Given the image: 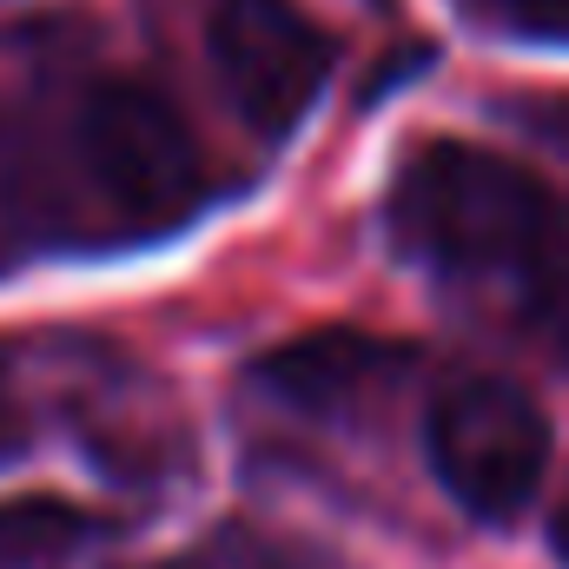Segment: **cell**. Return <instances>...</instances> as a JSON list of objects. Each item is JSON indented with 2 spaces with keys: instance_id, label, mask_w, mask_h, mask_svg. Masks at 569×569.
Segmentation results:
<instances>
[{
  "instance_id": "cell-1",
  "label": "cell",
  "mask_w": 569,
  "mask_h": 569,
  "mask_svg": "<svg viewBox=\"0 0 569 569\" xmlns=\"http://www.w3.org/2000/svg\"><path fill=\"white\" fill-rule=\"evenodd\" d=\"M563 199L503 152L463 140L418 146L391 179V239L443 279H510Z\"/></svg>"
},
{
  "instance_id": "cell-2",
  "label": "cell",
  "mask_w": 569,
  "mask_h": 569,
  "mask_svg": "<svg viewBox=\"0 0 569 569\" xmlns=\"http://www.w3.org/2000/svg\"><path fill=\"white\" fill-rule=\"evenodd\" d=\"M557 430L543 405L510 378H457L425 418V457L437 483L477 523H517L550 477Z\"/></svg>"
},
{
  "instance_id": "cell-3",
  "label": "cell",
  "mask_w": 569,
  "mask_h": 569,
  "mask_svg": "<svg viewBox=\"0 0 569 569\" xmlns=\"http://www.w3.org/2000/svg\"><path fill=\"white\" fill-rule=\"evenodd\" d=\"M80 152H87L100 199L140 232L186 219L206 186L192 127L179 120V107L166 93H152L140 80L93 87V100L80 113Z\"/></svg>"
},
{
  "instance_id": "cell-4",
  "label": "cell",
  "mask_w": 569,
  "mask_h": 569,
  "mask_svg": "<svg viewBox=\"0 0 569 569\" xmlns=\"http://www.w3.org/2000/svg\"><path fill=\"white\" fill-rule=\"evenodd\" d=\"M206 47H212V73L226 100L246 113V127L272 140L311 113L331 73V40L291 0H219Z\"/></svg>"
},
{
  "instance_id": "cell-5",
  "label": "cell",
  "mask_w": 569,
  "mask_h": 569,
  "mask_svg": "<svg viewBox=\"0 0 569 569\" xmlns=\"http://www.w3.org/2000/svg\"><path fill=\"white\" fill-rule=\"evenodd\" d=\"M411 365V345H391L378 331H305L279 351H266L252 365V385L284 405V411H305V418H351L365 411L398 371Z\"/></svg>"
},
{
  "instance_id": "cell-6",
  "label": "cell",
  "mask_w": 569,
  "mask_h": 569,
  "mask_svg": "<svg viewBox=\"0 0 569 569\" xmlns=\"http://www.w3.org/2000/svg\"><path fill=\"white\" fill-rule=\"evenodd\" d=\"M510 298H517L523 331L569 365V206L550 212V226L537 232V246L517 259Z\"/></svg>"
},
{
  "instance_id": "cell-7",
  "label": "cell",
  "mask_w": 569,
  "mask_h": 569,
  "mask_svg": "<svg viewBox=\"0 0 569 569\" xmlns=\"http://www.w3.org/2000/svg\"><path fill=\"white\" fill-rule=\"evenodd\" d=\"M100 523L67 497H7L0 503V569H47L73 557Z\"/></svg>"
},
{
  "instance_id": "cell-8",
  "label": "cell",
  "mask_w": 569,
  "mask_h": 569,
  "mask_svg": "<svg viewBox=\"0 0 569 569\" xmlns=\"http://www.w3.org/2000/svg\"><path fill=\"white\" fill-rule=\"evenodd\" d=\"M503 27L530 33V40H563L569 47V0H497Z\"/></svg>"
},
{
  "instance_id": "cell-9",
  "label": "cell",
  "mask_w": 569,
  "mask_h": 569,
  "mask_svg": "<svg viewBox=\"0 0 569 569\" xmlns=\"http://www.w3.org/2000/svg\"><path fill=\"white\" fill-rule=\"evenodd\" d=\"M523 120H537V133H557V140H569V100H543V107H523Z\"/></svg>"
},
{
  "instance_id": "cell-10",
  "label": "cell",
  "mask_w": 569,
  "mask_h": 569,
  "mask_svg": "<svg viewBox=\"0 0 569 569\" xmlns=\"http://www.w3.org/2000/svg\"><path fill=\"white\" fill-rule=\"evenodd\" d=\"M550 550H557V563L569 569V490L557 497V510H550Z\"/></svg>"
},
{
  "instance_id": "cell-11",
  "label": "cell",
  "mask_w": 569,
  "mask_h": 569,
  "mask_svg": "<svg viewBox=\"0 0 569 569\" xmlns=\"http://www.w3.org/2000/svg\"><path fill=\"white\" fill-rule=\"evenodd\" d=\"M159 569H172V563H159Z\"/></svg>"
}]
</instances>
